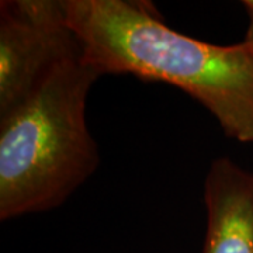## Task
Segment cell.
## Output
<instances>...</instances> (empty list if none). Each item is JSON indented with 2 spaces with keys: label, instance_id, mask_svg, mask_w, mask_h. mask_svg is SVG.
Wrapping results in <instances>:
<instances>
[{
  "label": "cell",
  "instance_id": "2",
  "mask_svg": "<svg viewBox=\"0 0 253 253\" xmlns=\"http://www.w3.org/2000/svg\"><path fill=\"white\" fill-rule=\"evenodd\" d=\"M100 76L81 51L0 117L1 221L58 207L97 169L86 101Z\"/></svg>",
  "mask_w": 253,
  "mask_h": 253
},
{
  "label": "cell",
  "instance_id": "3",
  "mask_svg": "<svg viewBox=\"0 0 253 253\" xmlns=\"http://www.w3.org/2000/svg\"><path fill=\"white\" fill-rule=\"evenodd\" d=\"M82 51L63 0L0 3V117L36 90L56 65Z\"/></svg>",
  "mask_w": 253,
  "mask_h": 253
},
{
  "label": "cell",
  "instance_id": "5",
  "mask_svg": "<svg viewBox=\"0 0 253 253\" xmlns=\"http://www.w3.org/2000/svg\"><path fill=\"white\" fill-rule=\"evenodd\" d=\"M244 7L248 13V17H249V27H248L244 41L251 46V49L253 51V0H245Z\"/></svg>",
  "mask_w": 253,
  "mask_h": 253
},
{
  "label": "cell",
  "instance_id": "4",
  "mask_svg": "<svg viewBox=\"0 0 253 253\" xmlns=\"http://www.w3.org/2000/svg\"><path fill=\"white\" fill-rule=\"evenodd\" d=\"M204 200L203 253H253V173L228 158L215 159L206 177Z\"/></svg>",
  "mask_w": 253,
  "mask_h": 253
},
{
  "label": "cell",
  "instance_id": "1",
  "mask_svg": "<svg viewBox=\"0 0 253 253\" xmlns=\"http://www.w3.org/2000/svg\"><path fill=\"white\" fill-rule=\"evenodd\" d=\"M83 59L100 73L166 82L212 113L228 136L253 142V51L177 33L144 0H63Z\"/></svg>",
  "mask_w": 253,
  "mask_h": 253
}]
</instances>
